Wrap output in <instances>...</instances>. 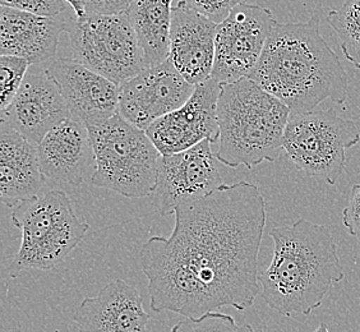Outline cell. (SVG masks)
I'll list each match as a JSON object with an SVG mask.
<instances>
[{
  "label": "cell",
  "instance_id": "1",
  "mask_svg": "<svg viewBox=\"0 0 360 332\" xmlns=\"http://www.w3.org/2000/svg\"><path fill=\"white\" fill-rule=\"evenodd\" d=\"M170 236L143 243L139 258L150 308L200 319L222 307L245 311L259 289L266 201L248 181L224 184L175 210Z\"/></svg>",
  "mask_w": 360,
  "mask_h": 332
},
{
  "label": "cell",
  "instance_id": "2",
  "mask_svg": "<svg viewBox=\"0 0 360 332\" xmlns=\"http://www.w3.org/2000/svg\"><path fill=\"white\" fill-rule=\"evenodd\" d=\"M319 15L278 23L248 78L283 101L291 113H309L325 100L344 104L347 72L321 35Z\"/></svg>",
  "mask_w": 360,
  "mask_h": 332
},
{
  "label": "cell",
  "instance_id": "3",
  "mask_svg": "<svg viewBox=\"0 0 360 332\" xmlns=\"http://www.w3.org/2000/svg\"><path fill=\"white\" fill-rule=\"evenodd\" d=\"M272 260L258 274L261 297L285 317L309 316L344 280L338 244L326 225L299 219L272 228Z\"/></svg>",
  "mask_w": 360,
  "mask_h": 332
},
{
  "label": "cell",
  "instance_id": "4",
  "mask_svg": "<svg viewBox=\"0 0 360 332\" xmlns=\"http://www.w3.org/2000/svg\"><path fill=\"white\" fill-rule=\"evenodd\" d=\"M291 110L248 77L222 84L217 103V160L229 167L253 169L274 162L284 150Z\"/></svg>",
  "mask_w": 360,
  "mask_h": 332
},
{
  "label": "cell",
  "instance_id": "5",
  "mask_svg": "<svg viewBox=\"0 0 360 332\" xmlns=\"http://www.w3.org/2000/svg\"><path fill=\"white\" fill-rule=\"evenodd\" d=\"M12 222L21 231V245L9 266L11 277L28 270H51L64 262L90 230L78 219L70 196L56 189L18 203Z\"/></svg>",
  "mask_w": 360,
  "mask_h": 332
},
{
  "label": "cell",
  "instance_id": "6",
  "mask_svg": "<svg viewBox=\"0 0 360 332\" xmlns=\"http://www.w3.org/2000/svg\"><path fill=\"white\" fill-rule=\"evenodd\" d=\"M87 128L96 158L92 186L127 198L150 197L158 181L161 153L146 131L120 114Z\"/></svg>",
  "mask_w": 360,
  "mask_h": 332
},
{
  "label": "cell",
  "instance_id": "7",
  "mask_svg": "<svg viewBox=\"0 0 360 332\" xmlns=\"http://www.w3.org/2000/svg\"><path fill=\"white\" fill-rule=\"evenodd\" d=\"M359 141L356 123L341 118L333 109L291 113L284 151L299 170L335 186L347 169V148Z\"/></svg>",
  "mask_w": 360,
  "mask_h": 332
},
{
  "label": "cell",
  "instance_id": "8",
  "mask_svg": "<svg viewBox=\"0 0 360 332\" xmlns=\"http://www.w3.org/2000/svg\"><path fill=\"white\" fill-rule=\"evenodd\" d=\"M73 59L118 86L146 68L139 37L125 13L84 14L65 22Z\"/></svg>",
  "mask_w": 360,
  "mask_h": 332
},
{
  "label": "cell",
  "instance_id": "9",
  "mask_svg": "<svg viewBox=\"0 0 360 332\" xmlns=\"http://www.w3.org/2000/svg\"><path fill=\"white\" fill-rule=\"evenodd\" d=\"M276 23L269 8L248 3L234 8L228 18L217 25L211 78L229 84L250 76Z\"/></svg>",
  "mask_w": 360,
  "mask_h": 332
},
{
  "label": "cell",
  "instance_id": "10",
  "mask_svg": "<svg viewBox=\"0 0 360 332\" xmlns=\"http://www.w3.org/2000/svg\"><path fill=\"white\" fill-rule=\"evenodd\" d=\"M211 146L206 139L186 151L161 155L158 181L150 196L160 215H173L181 205L197 201L225 184Z\"/></svg>",
  "mask_w": 360,
  "mask_h": 332
},
{
  "label": "cell",
  "instance_id": "11",
  "mask_svg": "<svg viewBox=\"0 0 360 332\" xmlns=\"http://www.w3.org/2000/svg\"><path fill=\"white\" fill-rule=\"evenodd\" d=\"M169 59L147 67L119 86V113L131 124L147 131L158 119L178 110L194 92Z\"/></svg>",
  "mask_w": 360,
  "mask_h": 332
},
{
  "label": "cell",
  "instance_id": "12",
  "mask_svg": "<svg viewBox=\"0 0 360 332\" xmlns=\"http://www.w3.org/2000/svg\"><path fill=\"white\" fill-rule=\"evenodd\" d=\"M221 87L214 78L197 84L186 104L147 128V136L162 156L186 151L206 139L212 143L219 141L217 103Z\"/></svg>",
  "mask_w": 360,
  "mask_h": 332
},
{
  "label": "cell",
  "instance_id": "13",
  "mask_svg": "<svg viewBox=\"0 0 360 332\" xmlns=\"http://www.w3.org/2000/svg\"><path fill=\"white\" fill-rule=\"evenodd\" d=\"M44 70L59 86L72 117L86 127L104 123L118 114V84L76 59H58Z\"/></svg>",
  "mask_w": 360,
  "mask_h": 332
},
{
  "label": "cell",
  "instance_id": "14",
  "mask_svg": "<svg viewBox=\"0 0 360 332\" xmlns=\"http://www.w3.org/2000/svg\"><path fill=\"white\" fill-rule=\"evenodd\" d=\"M70 117L62 91L45 70L27 73L12 104L1 110V123L21 133L35 146Z\"/></svg>",
  "mask_w": 360,
  "mask_h": 332
},
{
  "label": "cell",
  "instance_id": "15",
  "mask_svg": "<svg viewBox=\"0 0 360 332\" xmlns=\"http://www.w3.org/2000/svg\"><path fill=\"white\" fill-rule=\"evenodd\" d=\"M44 177L70 186H82L96 172L89 128L78 119H65L37 146Z\"/></svg>",
  "mask_w": 360,
  "mask_h": 332
},
{
  "label": "cell",
  "instance_id": "16",
  "mask_svg": "<svg viewBox=\"0 0 360 332\" xmlns=\"http://www.w3.org/2000/svg\"><path fill=\"white\" fill-rule=\"evenodd\" d=\"M216 32L217 23L194 12L181 0L174 6L169 60L193 86L212 76Z\"/></svg>",
  "mask_w": 360,
  "mask_h": 332
},
{
  "label": "cell",
  "instance_id": "17",
  "mask_svg": "<svg viewBox=\"0 0 360 332\" xmlns=\"http://www.w3.org/2000/svg\"><path fill=\"white\" fill-rule=\"evenodd\" d=\"M73 321L79 332H146L150 314L139 289L117 279L95 297L84 298Z\"/></svg>",
  "mask_w": 360,
  "mask_h": 332
},
{
  "label": "cell",
  "instance_id": "18",
  "mask_svg": "<svg viewBox=\"0 0 360 332\" xmlns=\"http://www.w3.org/2000/svg\"><path fill=\"white\" fill-rule=\"evenodd\" d=\"M65 22L63 15L44 17L0 7V54L18 56L30 64L48 62L56 56Z\"/></svg>",
  "mask_w": 360,
  "mask_h": 332
},
{
  "label": "cell",
  "instance_id": "19",
  "mask_svg": "<svg viewBox=\"0 0 360 332\" xmlns=\"http://www.w3.org/2000/svg\"><path fill=\"white\" fill-rule=\"evenodd\" d=\"M37 146L21 133L1 123L0 134V198L8 208L39 196L44 187Z\"/></svg>",
  "mask_w": 360,
  "mask_h": 332
},
{
  "label": "cell",
  "instance_id": "20",
  "mask_svg": "<svg viewBox=\"0 0 360 332\" xmlns=\"http://www.w3.org/2000/svg\"><path fill=\"white\" fill-rule=\"evenodd\" d=\"M174 0H134L125 15L145 56L146 68L169 59Z\"/></svg>",
  "mask_w": 360,
  "mask_h": 332
},
{
  "label": "cell",
  "instance_id": "21",
  "mask_svg": "<svg viewBox=\"0 0 360 332\" xmlns=\"http://www.w3.org/2000/svg\"><path fill=\"white\" fill-rule=\"evenodd\" d=\"M326 20L339 36L347 60L360 70V0H345L336 11H330Z\"/></svg>",
  "mask_w": 360,
  "mask_h": 332
},
{
  "label": "cell",
  "instance_id": "22",
  "mask_svg": "<svg viewBox=\"0 0 360 332\" xmlns=\"http://www.w3.org/2000/svg\"><path fill=\"white\" fill-rule=\"evenodd\" d=\"M31 64L18 56H0V109L4 110L12 104L27 76Z\"/></svg>",
  "mask_w": 360,
  "mask_h": 332
},
{
  "label": "cell",
  "instance_id": "23",
  "mask_svg": "<svg viewBox=\"0 0 360 332\" xmlns=\"http://www.w3.org/2000/svg\"><path fill=\"white\" fill-rule=\"evenodd\" d=\"M172 332H255L253 327L238 325L230 314L221 312H208L200 319H186L178 322Z\"/></svg>",
  "mask_w": 360,
  "mask_h": 332
},
{
  "label": "cell",
  "instance_id": "24",
  "mask_svg": "<svg viewBox=\"0 0 360 332\" xmlns=\"http://www.w3.org/2000/svg\"><path fill=\"white\" fill-rule=\"evenodd\" d=\"M188 8L202 14L210 21L220 25L225 21L234 8L250 0H181Z\"/></svg>",
  "mask_w": 360,
  "mask_h": 332
},
{
  "label": "cell",
  "instance_id": "25",
  "mask_svg": "<svg viewBox=\"0 0 360 332\" xmlns=\"http://www.w3.org/2000/svg\"><path fill=\"white\" fill-rule=\"evenodd\" d=\"M67 4L65 0H0L1 7L13 8L44 17L62 15Z\"/></svg>",
  "mask_w": 360,
  "mask_h": 332
},
{
  "label": "cell",
  "instance_id": "26",
  "mask_svg": "<svg viewBox=\"0 0 360 332\" xmlns=\"http://www.w3.org/2000/svg\"><path fill=\"white\" fill-rule=\"evenodd\" d=\"M342 225L349 236L360 242V184H355L350 191L349 201L342 211Z\"/></svg>",
  "mask_w": 360,
  "mask_h": 332
},
{
  "label": "cell",
  "instance_id": "27",
  "mask_svg": "<svg viewBox=\"0 0 360 332\" xmlns=\"http://www.w3.org/2000/svg\"><path fill=\"white\" fill-rule=\"evenodd\" d=\"M134 0H84L86 14H122Z\"/></svg>",
  "mask_w": 360,
  "mask_h": 332
},
{
  "label": "cell",
  "instance_id": "28",
  "mask_svg": "<svg viewBox=\"0 0 360 332\" xmlns=\"http://www.w3.org/2000/svg\"><path fill=\"white\" fill-rule=\"evenodd\" d=\"M70 6H72L76 17H84L86 14V9H84V0H65Z\"/></svg>",
  "mask_w": 360,
  "mask_h": 332
},
{
  "label": "cell",
  "instance_id": "29",
  "mask_svg": "<svg viewBox=\"0 0 360 332\" xmlns=\"http://www.w3.org/2000/svg\"><path fill=\"white\" fill-rule=\"evenodd\" d=\"M312 332H330V330H328V327H327V325H326L325 322H322V324H319V327H317V328H316V330Z\"/></svg>",
  "mask_w": 360,
  "mask_h": 332
}]
</instances>
